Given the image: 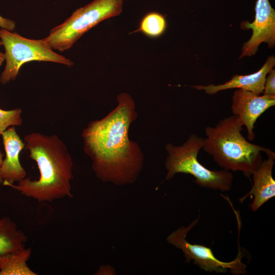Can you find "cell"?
Segmentation results:
<instances>
[{
  "instance_id": "obj_1",
  "label": "cell",
  "mask_w": 275,
  "mask_h": 275,
  "mask_svg": "<svg viewBox=\"0 0 275 275\" xmlns=\"http://www.w3.org/2000/svg\"><path fill=\"white\" fill-rule=\"evenodd\" d=\"M116 107L100 120L91 121L82 131L83 150L92 161L96 177L117 186L134 183L141 172L144 155L129 131L137 118L131 96L121 93Z\"/></svg>"
},
{
  "instance_id": "obj_11",
  "label": "cell",
  "mask_w": 275,
  "mask_h": 275,
  "mask_svg": "<svg viewBox=\"0 0 275 275\" xmlns=\"http://www.w3.org/2000/svg\"><path fill=\"white\" fill-rule=\"evenodd\" d=\"M274 65L275 58L272 55L268 57L262 67L255 73L244 75H235L230 80L223 84L197 85L192 87L198 90H203L209 95L215 94L219 91L231 89H240L260 95L264 90L266 76Z\"/></svg>"
},
{
  "instance_id": "obj_3",
  "label": "cell",
  "mask_w": 275,
  "mask_h": 275,
  "mask_svg": "<svg viewBox=\"0 0 275 275\" xmlns=\"http://www.w3.org/2000/svg\"><path fill=\"white\" fill-rule=\"evenodd\" d=\"M243 125L235 115L220 120L214 126H207L202 149L226 171H240L251 180L253 172L262 161L261 152L275 156L270 149L252 143L242 135Z\"/></svg>"
},
{
  "instance_id": "obj_4",
  "label": "cell",
  "mask_w": 275,
  "mask_h": 275,
  "mask_svg": "<svg viewBox=\"0 0 275 275\" xmlns=\"http://www.w3.org/2000/svg\"><path fill=\"white\" fill-rule=\"evenodd\" d=\"M203 145V138L191 134L181 145L171 143L165 146L167 156L165 161L166 180L172 179L178 173L192 175L199 186L228 191L231 188L233 175L225 170H210L198 160V155Z\"/></svg>"
},
{
  "instance_id": "obj_12",
  "label": "cell",
  "mask_w": 275,
  "mask_h": 275,
  "mask_svg": "<svg viewBox=\"0 0 275 275\" xmlns=\"http://www.w3.org/2000/svg\"><path fill=\"white\" fill-rule=\"evenodd\" d=\"M267 157L252 174L253 184L251 190L239 199L242 203L249 196H253L251 208L254 212L275 196V181L272 175L275 156Z\"/></svg>"
},
{
  "instance_id": "obj_19",
  "label": "cell",
  "mask_w": 275,
  "mask_h": 275,
  "mask_svg": "<svg viewBox=\"0 0 275 275\" xmlns=\"http://www.w3.org/2000/svg\"><path fill=\"white\" fill-rule=\"evenodd\" d=\"M110 266L108 265H104L101 266L97 271L96 272V274H106V270H108V269L110 267ZM115 272L114 269L112 268L111 269H109V271L107 272V273H113Z\"/></svg>"
},
{
  "instance_id": "obj_9",
  "label": "cell",
  "mask_w": 275,
  "mask_h": 275,
  "mask_svg": "<svg viewBox=\"0 0 275 275\" xmlns=\"http://www.w3.org/2000/svg\"><path fill=\"white\" fill-rule=\"evenodd\" d=\"M275 105V96L257 95L252 92L237 89L232 97L231 111L240 119L247 130V139L255 138L254 125L258 118Z\"/></svg>"
},
{
  "instance_id": "obj_7",
  "label": "cell",
  "mask_w": 275,
  "mask_h": 275,
  "mask_svg": "<svg viewBox=\"0 0 275 275\" xmlns=\"http://www.w3.org/2000/svg\"><path fill=\"white\" fill-rule=\"evenodd\" d=\"M199 217L187 227L182 226L172 232L167 238V242L181 250L186 262L192 261L195 264L206 271L226 273L228 270L231 273L244 274L246 273V265L242 262L243 257L239 252L234 260L224 262L218 260L211 248L197 244H193L186 239L188 232L197 224Z\"/></svg>"
},
{
  "instance_id": "obj_14",
  "label": "cell",
  "mask_w": 275,
  "mask_h": 275,
  "mask_svg": "<svg viewBox=\"0 0 275 275\" xmlns=\"http://www.w3.org/2000/svg\"><path fill=\"white\" fill-rule=\"evenodd\" d=\"M32 255L31 248L0 255V275H37L28 264Z\"/></svg>"
},
{
  "instance_id": "obj_16",
  "label": "cell",
  "mask_w": 275,
  "mask_h": 275,
  "mask_svg": "<svg viewBox=\"0 0 275 275\" xmlns=\"http://www.w3.org/2000/svg\"><path fill=\"white\" fill-rule=\"evenodd\" d=\"M22 112L20 108L10 110L0 108V135L10 127L22 124Z\"/></svg>"
},
{
  "instance_id": "obj_15",
  "label": "cell",
  "mask_w": 275,
  "mask_h": 275,
  "mask_svg": "<svg viewBox=\"0 0 275 275\" xmlns=\"http://www.w3.org/2000/svg\"><path fill=\"white\" fill-rule=\"evenodd\" d=\"M167 26L164 15L156 12H150L143 17L138 29L131 33L141 32L148 37L156 38L164 33Z\"/></svg>"
},
{
  "instance_id": "obj_13",
  "label": "cell",
  "mask_w": 275,
  "mask_h": 275,
  "mask_svg": "<svg viewBox=\"0 0 275 275\" xmlns=\"http://www.w3.org/2000/svg\"><path fill=\"white\" fill-rule=\"evenodd\" d=\"M28 238L9 216L0 217V255L25 247Z\"/></svg>"
},
{
  "instance_id": "obj_2",
  "label": "cell",
  "mask_w": 275,
  "mask_h": 275,
  "mask_svg": "<svg viewBox=\"0 0 275 275\" xmlns=\"http://www.w3.org/2000/svg\"><path fill=\"white\" fill-rule=\"evenodd\" d=\"M24 149L37 164L38 179L25 178L17 183L6 184L26 197L38 202H51L73 197L71 181L73 162L64 142L57 135L31 132L24 136Z\"/></svg>"
},
{
  "instance_id": "obj_21",
  "label": "cell",
  "mask_w": 275,
  "mask_h": 275,
  "mask_svg": "<svg viewBox=\"0 0 275 275\" xmlns=\"http://www.w3.org/2000/svg\"><path fill=\"white\" fill-rule=\"evenodd\" d=\"M4 61H5L4 53L0 51V67L2 66Z\"/></svg>"
},
{
  "instance_id": "obj_8",
  "label": "cell",
  "mask_w": 275,
  "mask_h": 275,
  "mask_svg": "<svg viewBox=\"0 0 275 275\" xmlns=\"http://www.w3.org/2000/svg\"><path fill=\"white\" fill-rule=\"evenodd\" d=\"M255 16L252 22L243 21V29H252L250 39L243 44L240 59L254 55L262 43H266L269 48L275 45V11L268 0H257L256 2Z\"/></svg>"
},
{
  "instance_id": "obj_20",
  "label": "cell",
  "mask_w": 275,
  "mask_h": 275,
  "mask_svg": "<svg viewBox=\"0 0 275 275\" xmlns=\"http://www.w3.org/2000/svg\"><path fill=\"white\" fill-rule=\"evenodd\" d=\"M3 159H4V154H3L2 152L0 151V185L2 184L3 183V180L1 175V166L2 164V162L3 161Z\"/></svg>"
},
{
  "instance_id": "obj_5",
  "label": "cell",
  "mask_w": 275,
  "mask_h": 275,
  "mask_svg": "<svg viewBox=\"0 0 275 275\" xmlns=\"http://www.w3.org/2000/svg\"><path fill=\"white\" fill-rule=\"evenodd\" d=\"M123 0H94L73 12L65 21L53 28L44 38L53 49H70L87 32L101 21L119 15Z\"/></svg>"
},
{
  "instance_id": "obj_18",
  "label": "cell",
  "mask_w": 275,
  "mask_h": 275,
  "mask_svg": "<svg viewBox=\"0 0 275 275\" xmlns=\"http://www.w3.org/2000/svg\"><path fill=\"white\" fill-rule=\"evenodd\" d=\"M16 27L15 22L0 15V28L13 31Z\"/></svg>"
},
{
  "instance_id": "obj_17",
  "label": "cell",
  "mask_w": 275,
  "mask_h": 275,
  "mask_svg": "<svg viewBox=\"0 0 275 275\" xmlns=\"http://www.w3.org/2000/svg\"><path fill=\"white\" fill-rule=\"evenodd\" d=\"M264 95L275 96V70L271 69L267 74L262 93Z\"/></svg>"
},
{
  "instance_id": "obj_6",
  "label": "cell",
  "mask_w": 275,
  "mask_h": 275,
  "mask_svg": "<svg viewBox=\"0 0 275 275\" xmlns=\"http://www.w3.org/2000/svg\"><path fill=\"white\" fill-rule=\"evenodd\" d=\"M0 40L5 49L6 65L0 76V82L5 85L18 76L22 65L32 61L50 62L68 67L73 65L70 59L53 51L43 39L25 38L16 32L0 28Z\"/></svg>"
},
{
  "instance_id": "obj_22",
  "label": "cell",
  "mask_w": 275,
  "mask_h": 275,
  "mask_svg": "<svg viewBox=\"0 0 275 275\" xmlns=\"http://www.w3.org/2000/svg\"><path fill=\"white\" fill-rule=\"evenodd\" d=\"M2 45H2V42H1V40H0V47H1V46H2Z\"/></svg>"
},
{
  "instance_id": "obj_10",
  "label": "cell",
  "mask_w": 275,
  "mask_h": 275,
  "mask_svg": "<svg viewBox=\"0 0 275 275\" xmlns=\"http://www.w3.org/2000/svg\"><path fill=\"white\" fill-rule=\"evenodd\" d=\"M6 156L3 159L1 175L2 185L18 183L26 178V171L21 165L19 155L25 143L17 133L15 126L7 129L1 134Z\"/></svg>"
}]
</instances>
